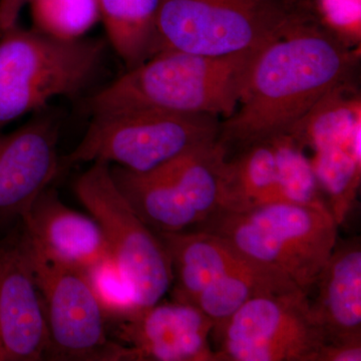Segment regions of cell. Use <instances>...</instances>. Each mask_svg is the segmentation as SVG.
<instances>
[{"label":"cell","instance_id":"1","mask_svg":"<svg viewBox=\"0 0 361 361\" xmlns=\"http://www.w3.org/2000/svg\"><path fill=\"white\" fill-rule=\"evenodd\" d=\"M357 61L341 35L303 11L260 47L238 106L220 123L226 154L290 134L325 97L349 82Z\"/></svg>","mask_w":361,"mask_h":361},{"label":"cell","instance_id":"2","mask_svg":"<svg viewBox=\"0 0 361 361\" xmlns=\"http://www.w3.org/2000/svg\"><path fill=\"white\" fill-rule=\"evenodd\" d=\"M259 49L221 56L158 52L92 94L85 111L90 116L152 109L229 118L238 106Z\"/></svg>","mask_w":361,"mask_h":361},{"label":"cell","instance_id":"3","mask_svg":"<svg viewBox=\"0 0 361 361\" xmlns=\"http://www.w3.org/2000/svg\"><path fill=\"white\" fill-rule=\"evenodd\" d=\"M338 227L325 204L273 203L219 211L197 228L283 273L308 293L336 247Z\"/></svg>","mask_w":361,"mask_h":361},{"label":"cell","instance_id":"4","mask_svg":"<svg viewBox=\"0 0 361 361\" xmlns=\"http://www.w3.org/2000/svg\"><path fill=\"white\" fill-rule=\"evenodd\" d=\"M108 42L63 39L16 25L0 35V130L42 111L56 97H73L101 68Z\"/></svg>","mask_w":361,"mask_h":361},{"label":"cell","instance_id":"5","mask_svg":"<svg viewBox=\"0 0 361 361\" xmlns=\"http://www.w3.org/2000/svg\"><path fill=\"white\" fill-rule=\"evenodd\" d=\"M219 116L132 109L92 116L87 132L61 161V171L104 161L144 173L218 140Z\"/></svg>","mask_w":361,"mask_h":361},{"label":"cell","instance_id":"6","mask_svg":"<svg viewBox=\"0 0 361 361\" xmlns=\"http://www.w3.org/2000/svg\"><path fill=\"white\" fill-rule=\"evenodd\" d=\"M226 161L227 154L217 140L149 172L111 165V174L152 231L177 233L198 227L222 209Z\"/></svg>","mask_w":361,"mask_h":361},{"label":"cell","instance_id":"7","mask_svg":"<svg viewBox=\"0 0 361 361\" xmlns=\"http://www.w3.org/2000/svg\"><path fill=\"white\" fill-rule=\"evenodd\" d=\"M307 9L286 0H160L159 52L221 56L258 49Z\"/></svg>","mask_w":361,"mask_h":361},{"label":"cell","instance_id":"8","mask_svg":"<svg viewBox=\"0 0 361 361\" xmlns=\"http://www.w3.org/2000/svg\"><path fill=\"white\" fill-rule=\"evenodd\" d=\"M78 200L103 228L111 257L137 307L161 302L173 284L167 249L120 193L111 165L94 161L75 180Z\"/></svg>","mask_w":361,"mask_h":361},{"label":"cell","instance_id":"9","mask_svg":"<svg viewBox=\"0 0 361 361\" xmlns=\"http://www.w3.org/2000/svg\"><path fill=\"white\" fill-rule=\"evenodd\" d=\"M212 336L216 361H316L326 343L301 289L254 297Z\"/></svg>","mask_w":361,"mask_h":361},{"label":"cell","instance_id":"10","mask_svg":"<svg viewBox=\"0 0 361 361\" xmlns=\"http://www.w3.org/2000/svg\"><path fill=\"white\" fill-rule=\"evenodd\" d=\"M32 254L49 337L45 360H130L129 349L110 338L87 275Z\"/></svg>","mask_w":361,"mask_h":361},{"label":"cell","instance_id":"11","mask_svg":"<svg viewBox=\"0 0 361 361\" xmlns=\"http://www.w3.org/2000/svg\"><path fill=\"white\" fill-rule=\"evenodd\" d=\"M47 345L32 248L18 221L0 239V361L45 360Z\"/></svg>","mask_w":361,"mask_h":361},{"label":"cell","instance_id":"12","mask_svg":"<svg viewBox=\"0 0 361 361\" xmlns=\"http://www.w3.org/2000/svg\"><path fill=\"white\" fill-rule=\"evenodd\" d=\"M130 361H216L213 322L191 304L173 301L137 308L108 322Z\"/></svg>","mask_w":361,"mask_h":361},{"label":"cell","instance_id":"13","mask_svg":"<svg viewBox=\"0 0 361 361\" xmlns=\"http://www.w3.org/2000/svg\"><path fill=\"white\" fill-rule=\"evenodd\" d=\"M58 116L39 115L0 134V226L20 221L61 172Z\"/></svg>","mask_w":361,"mask_h":361},{"label":"cell","instance_id":"14","mask_svg":"<svg viewBox=\"0 0 361 361\" xmlns=\"http://www.w3.org/2000/svg\"><path fill=\"white\" fill-rule=\"evenodd\" d=\"M20 221L32 251L49 262L89 274L114 261L99 223L66 206L54 188H45Z\"/></svg>","mask_w":361,"mask_h":361},{"label":"cell","instance_id":"15","mask_svg":"<svg viewBox=\"0 0 361 361\" xmlns=\"http://www.w3.org/2000/svg\"><path fill=\"white\" fill-rule=\"evenodd\" d=\"M314 286L311 310L326 343H361V245L360 238L337 239Z\"/></svg>","mask_w":361,"mask_h":361},{"label":"cell","instance_id":"16","mask_svg":"<svg viewBox=\"0 0 361 361\" xmlns=\"http://www.w3.org/2000/svg\"><path fill=\"white\" fill-rule=\"evenodd\" d=\"M159 6L160 0H99L108 44L128 70L159 52Z\"/></svg>","mask_w":361,"mask_h":361},{"label":"cell","instance_id":"17","mask_svg":"<svg viewBox=\"0 0 361 361\" xmlns=\"http://www.w3.org/2000/svg\"><path fill=\"white\" fill-rule=\"evenodd\" d=\"M361 130L343 144L313 149L310 158L318 186L329 199L337 225L346 220L355 206L361 182Z\"/></svg>","mask_w":361,"mask_h":361},{"label":"cell","instance_id":"18","mask_svg":"<svg viewBox=\"0 0 361 361\" xmlns=\"http://www.w3.org/2000/svg\"><path fill=\"white\" fill-rule=\"evenodd\" d=\"M360 99L349 82L324 97L290 135L303 149L343 144L361 130Z\"/></svg>","mask_w":361,"mask_h":361},{"label":"cell","instance_id":"19","mask_svg":"<svg viewBox=\"0 0 361 361\" xmlns=\"http://www.w3.org/2000/svg\"><path fill=\"white\" fill-rule=\"evenodd\" d=\"M33 27L63 39L84 37L99 21V0H27Z\"/></svg>","mask_w":361,"mask_h":361},{"label":"cell","instance_id":"20","mask_svg":"<svg viewBox=\"0 0 361 361\" xmlns=\"http://www.w3.org/2000/svg\"><path fill=\"white\" fill-rule=\"evenodd\" d=\"M361 343H325L316 361H360Z\"/></svg>","mask_w":361,"mask_h":361},{"label":"cell","instance_id":"21","mask_svg":"<svg viewBox=\"0 0 361 361\" xmlns=\"http://www.w3.org/2000/svg\"><path fill=\"white\" fill-rule=\"evenodd\" d=\"M27 0H0V35L18 25V18Z\"/></svg>","mask_w":361,"mask_h":361},{"label":"cell","instance_id":"22","mask_svg":"<svg viewBox=\"0 0 361 361\" xmlns=\"http://www.w3.org/2000/svg\"><path fill=\"white\" fill-rule=\"evenodd\" d=\"M286 1L295 7H307V0H286Z\"/></svg>","mask_w":361,"mask_h":361}]
</instances>
